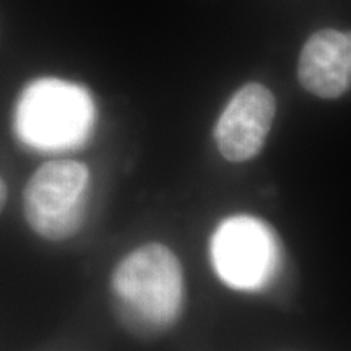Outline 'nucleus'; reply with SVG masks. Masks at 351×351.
Returning <instances> with one entry per match:
<instances>
[{
    "mask_svg": "<svg viewBox=\"0 0 351 351\" xmlns=\"http://www.w3.org/2000/svg\"><path fill=\"white\" fill-rule=\"evenodd\" d=\"M213 269L234 289L265 287L278 267V243L261 219L239 215L225 219L212 238Z\"/></svg>",
    "mask_w": 351,
    "mask_h": 351,
    "instance_id": "obj_4",
    "label": "nucleus"
},
{
    "mask_svg": "<svg viewBox=\"0 0 351 351\" xmlns=\"http://www.w3.org/2000/svg\"><path fill=\"white\" fill-rule=\"evenodd\" d=\"M90 171L80 161L52 160L34 171L23 192V213L32 230L49 241L77 234L85 218Z\"/></svg>",
    "mask_w": 351,
    "mask_h": 351,
    "instance_id": "obj_3",
    "label": "nucleus"
},
{
    "mask_svg": "<svg viewBox=\"0 0 351 351\" xmlns=\"http://www.w3.org/2000/svg\"><path fill=\"white\" fill-rule=\"evenodd\" d=\"M5 202H7V187H5V182L2 181V178H0V212H2L3 207H5Z\"/></svg>",
    "mask_w": 351,
    "mask_h": 351,
    "instance_id": "obj_7",
    "label": "nucleus"
},
{
    "mask_svg": "<svg viewBox=\"0 0 351 351\" xmlns=\"http://www.w3.org/2000/svg\"><path fill=\"white\" fill-rule=\"evenodd\" d=\"M114 309L140 337L168 330L184 304L182 265L168 245L148 243L117 263L111 276Z\"/></svg>",
    "mask_w": 351,
    "mask_h": 351,
    "instance_id": "obj_1",
    "label": "nucleus"
},
{
    "mask_svg": "<svg viewBox=\"0 0 351 351\" xmlns=\"http://www.w3.org/2000/svg\"><path fill=\"white\" fill-rule=\"evenodd\" d=\"M276 114V99L261 83L239 88L215 127L218 152L231 163H244L262 152Z\"/></svg>",
    "mask_w": 351,
    "mask_h": 351,
    "instance_id": "obj_5",
    "label": "nucleus"
},
{
    "mask_svg": "<svg viewBox=\"0 0 351 351\" xmlns=\"http://www.w3.org/2000/svg\"><path fill=\"white\" fill-rule=\"evenodd\" d=\"M95 116L93 99L85 88L59 78H41L21 93L15 130L34 150L65 152L85 143Z\"/></svg>",
    "mask_w": 351,
    "mask_h": 351,
    "instance_id": "obj_2",
    "label": "nucleus"
},
{
    "mask_svg": "<svg viewBox=\"0 0 351 351\" xmlns=\"http://www.w3.org/2000/svg\"><path fill=\"white\" fill-rule=\"evenodd\" d=\"M298 78L304 90L322 99L343 96L351 82V39L348 33L326 28L302 47Z\"/></svg>",
    "mask_w": 351,
    "mask_h": 351,
    "instance_id": "obj_6",
    "label": "nucleus"
}]
</instances>
